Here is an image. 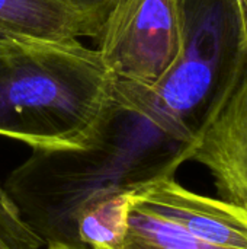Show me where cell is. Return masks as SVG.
<instances>
[{"mask_svg":"<svg viewBox=\"0 0 247 249\" xmlns=\"http://www.w3.org/2000/svg\"><path fill=\"white\" fill-rule=\"evenodd\" d=\"M105 19L63 0H0V34L7 38H99Z\"/></svg>","mask_w":247,"mask_h":249,"instance_id":"cell-6","label":"cell"},{"mask_svg":"<svg viewBox=\"0 0 247 249\" xmlns=\"http://www.w3.org/2000/svg\"><path fill=\"white\" fill-rule=\"evenodd\" d=\"M229 203V201H227ZM229 207L231 210V213L245 223V226L247 228V206H236V204H231L229 203Z\"/></svg>","mask_w":247,"mask_h":249,"instance_id":"cell-10","label":"cell"},{"mask_svg":"<svg viewBox=\"0 0 247 249\" xmlns=\"http://www.w3.org/2000/svg\"><path fill=\"white\" fill-rule=\"evenodd\" d=\"M74 7H79L84 12L98 15L106 20L109 12L115 7L119 0H63Z\"/></svg>","mask_w":247,"mask_h":249,"instance_id":"cell-9","label":"cell"},{"mask_svg":"<svg viewBox=\"0 0 247 249\" xmlns=\"http://www.w3.org/2000/svg\"><path fill=\"white\" fill-rule=\"evenodd\" d=\"M42 242L20 219L0 185V249H39Z\"/></svg>","mask_w":247,"mask_h":249,"instance_id":"cell-8","label":"cell"},{"mask_svg":"<svg viewBox=\"0 0 247 249\" xmlns=\"http://www.w3.org/2000/svg\"><path fill=\"white\" fill-rule=\"evenodd\" d=\"M188 162L210 171L221 200L247 206V66L224 107L189 149Z\"/></svg>","mask_w":247,"mask_h":249,"instance_id":"cell-5","label":"cell"},{"mask_svg":"<svg viewBox=\"0 0 247 249\" xmlns=\"http://www.w3.org/2000/svg\"><path fill=\"white\" fill-rule=\"evenodd\" d=\"M148 212L178 225L194 238L223 249H247V228L229 203L197 194L175 177L160 178L128 191Z\"/></svg>","mask_w":247,"mask_h":249,"instance_id":"cell-4","label":"cell"},{"mask_svg":"<svg viewBox=\"0 0 247 249\" xmlns=\"http://www.w3.org/2000/svg\"><path fill=\"white\" fill-rule=\"evenodd\" d=\"M7 39H12V38H4V36H0V44H3L4 41H7Z\"/></svg>","mask_w":247,"mask_h":249,"instance_id":"cell-12","label":"cell"},{"mask_svg":"<svg viewBox=\"0 0 247 249\" xmlns=\"http://www.w3.org/2000/svg\"><path fill=\"white\" fill-rule=\"evenodd\" d=\"M179 55L147 89L167 120L194 144L239 85L247 47L236 0H179Z\"/></svg>","mask_w":247,"mask_h":249,"instance_id":"cell-2","label":"cell"},{"mask_svg":"<svg viewBox=\"0 0 247 249\" xmlns=\"http://www.w3.org/2000/svg\"><path fill=\"white\" fill-rule=\"evenodd\" d=\"M128 198L130 209L122 239L115 247L103 249H223L194 238L178 225L148 212L130 196Z\"/></svg>","mask_w":247,"mask_h":249,"instance_id":"cell-7","label":"cell"},{"mask_svg":"<svg viewBox=\"0 0 247 249\" xmlns=\"http://www.w3.org/2000/svg\"><path fill=\"white\" fill-rule=\"evenodd\" d=\"M240 16H242V22H243V31H245V42L247 47V0H236Z\"/></svg>","mask_w":247,"mask_h":249,"instance_id":"cell-11","label":"cell"},{"mask_svg":"<svg viewBox=\"0 0 247 249\" xmlns=\"http://www.w3.org/2000/svg\"><path fill=\"white\" fill-rule=\"evenodd\" d=\"M98 45L115 79L154 85L181 51L179 0H119L105 20Z\"/></svg>","mask_w":247,"mask_h":249,"instance_id":"cell-3","label":"cell"},{"mask_svg":"<svg viewBox=\"0 0 247 249\" xmlns=\"http://www.w3.org/2000/svg\"><path fill=\"white\" fill-rule=\"evenodd\" d=\"M0 36H4V35H1V34H0ZM4 38H7V36H4Z\"/></svg>","mask_w":247,"mask_h":249,"instance_id":"cell-13","label":"cell"},{"mask_svg":"<svg viewBox=\"0 0 247 249\" xmlns=\"http://www.w3.org/2000/svg\"><path fill=\"white\" fill-rule=\"evenodd\" d=\"M114 76L79 39L12 38L0 44V136L32 150L79 149Z\"/></svg>","mask_w":247,"mask_h":249,"instance_id":"cell-1","label":"cell"}]
</instances>
